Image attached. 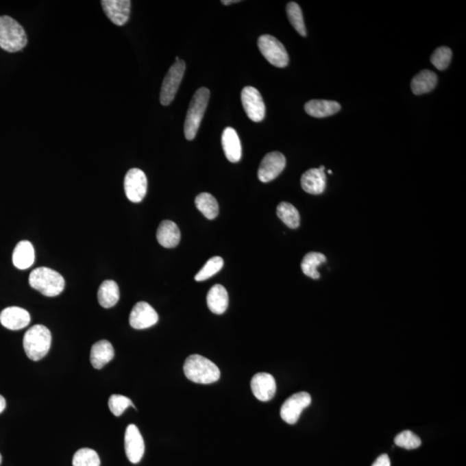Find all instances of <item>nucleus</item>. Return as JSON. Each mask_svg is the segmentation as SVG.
Here are the masks:
<instances>
[{
	"instance_id": "obj_1",
	"label": "nucleus",
	"mask_w": 466,
	"mask_h": 466,
	"mask_svg": "<svg viewBox=\"0 0 466 466\" xmlns=\"http://www.w3.org/2000/svg\"><path fill=\"white\" fill-rule=\"evenodd\" d=\"M185 376L189 380L199 384H211L221 378L218 366L201 355H191L183 366Z\"/></svg>"
},
{
	"instance_id": "obj_2",
	"label": "nucleus",
	"mask_w": 466,
	"mask_h": 466,
	"mask_svg": "<svg viewBox=\"0 0 466 466\" xmlns=\"http://www.w3.org/2000/svg\"><path fill=\"white\" fill-rule=\"evenodd\" d=\"M51 341V332L45 326H33L23 336V349L31 360H41L48 354Z\"/></svg>"
},
{
	"instance_id": "obj_3",
	"label": "nucleus",
	"mask_w": 466,
	"mask_h": 466,
	"mask_svg": "<svg viewBox=\"0 0 466 466\" xmlns=\"http://www.w3.org/2000/svg\"><path fill=\"white\" fill-rule=\"evenodd\" d=\"M32 288L48 297H55L64 291L65 280L54 269L40 267L32 271L29 278Z\"/></svg>"
},
{
	"instance_id": "obj_4",
	"label": "nucleus",
	"mask_w": 466,
	"mask_h": 466,
	"mask_svg": "<svg viewBox=\"0 0 466 466\" xmlns=\"http://www.w3.org/2000/svg\"><path fill=\"white\" fill-rule=\"evenodd\" d=\"M25 29L9 16H0V48L10 53L22 51L27 45Z\"/></svg>"
},
{
	"instance_id": "obj_5",
	"label": "nucleus",
	"mask_w": 466,
	"mask_h": 466,
	"mask_svg": "<svg viewBox=\"0 0 466 466\" xmlns=\"http://www.w3.org/2000/svg\"><path fill=\"white\" fill-rule=\"evenodd\" d=\"M210 97L208 88H201L196 91L189 105L188 113L185 119L184 134L186 138L193 140L197 134L199 125L204 116Z\"/></svg>"
},
{
	"instance_id": "obj_6",
	"label": "nucleus",
	"mask_w": 466,
	"mask_h": 466,
	"mask_svg": "<svg viewBox=\"0 0 466 466\" xmlns=\"http://www.w3.org/2000/svg\"><path fill=\"white\" fill-rule=\"evenodd\" d=\"M259 51L273 66L284 68L289 64V58L282 43L271 35H262L258 38Z\"/></svg>"
},
{
	"instance_id": "obj_7",
	"label": "nucleus",
	"mask_w": 466,
	"mask_h": 466,
	"mask_svg": "<svg viewBox=\"0 0 466 466\" xmlns=\"http://www.w3.org/2000/svg\"><path fill=\"white\" fill-rule=\"evenodd\" d=\"M186 70V63L182 60L175 61L169 69L167 75L163 79L160 102L162 106H169L174 101L179 86L181 84Z\"/></svg>"
},
{
	"instance_id": "obj_8",
	"label": "nucleus",
	"mask_w": 466,
	"mask_h": 466,
	"mask_svg": "<svg viewBox=\"0 0 466 466\" xmlns=\"http://www.w3.org/2000/svg\"><path fill=\"white\" fill-rule=\"evenodd\" d=\"M124 188L130 201L139 203L147 193L148 181L145 172L139 169H132L125 177Z\"/></svg>"
},
{
	"instance_id": "obj_9",
	"label": "nucleus",
	"mask_w": 466,
	"mask_h": 466,
	"mask_svg": "<svg viewBox=\"0 0 466 466\" xmlns=\"http://www.w3.org/2000/svg\"><path fill=\"white\" fill-rule=\"evenodd\" d=\"M311 402V395L308 392L296 393L282 404L280 415L288 424H295L302 411L307 408Z\"/></svg>"
},
{
	"instance_id": "obj_10",
	"label": "nucleus",
	"mask_w": 466,
	"mask_h": 466,
	"mask_svg": "<svg viewBox=\"0 0 466 466\" xmlns=\"http://www.w3.org/2000/svg\"><path fill=\"white\" fill-rule=\"evenodd\" d=\"M241 101L246 114L254 122H261L265 116V105L261 93L253 86L242 90Z\"/></svg>"
},
{
	"instance_id": "obj_11",
	"label": "nucleus",
	"mask_w": 466,
	"mask_h": 466,
	"mask_svg": "<svg viewBox=\"0 0 466 466\" xmlns=\"http://www.w3.org/2000/svg\"><path fill=\"white\" fill-rule=\"evenodd\" d=\"M286 166V158L282 153H268L262 160L258 169V179L262 182H269L281 174Z\"/></svg>"
},
{
	"instance_id": "obj_12",
	"label": "nucleus",
	"mask_w": 466,
	"mask_h": 466,
	"mask_svg": "<svg viewBox=\"0 0 466 466\" xmlns=\"http://www.w3.org/2000/svg\"><path fill=\"white\" fill-rule=\"evenodd\" d=\"M125 450L127 458L132 464H138L144 457L145 451L144 439L135 425H129L126 428Z\"/></svg>"
},
{
	"instance_id": "obj_13",
	"label": "nucleus",
	"mask_w": 466,
	"mask_h": 466,
	"mask_svg": "<svg viewBox=\"0 0 466 466\" xmlns=\"http://www.w3.org/2000/svg\"><path fill=\"white\" fill-rule=\"evenodd\" d=\"M158 319V312L149 303L140 302L132 308L129 321L132 328L142 330L156 325Z\"/></svg>"
},
{
	"instance_id": "obj_14",
	"label": "nucleus",
	"mask_w": 466,
	"mask_h": 466,
	"mask_svg": "<svg viewBox=\"0 0 466 466\" xmlns=\"http://www.w3.org/2000/svg\"><path fill=\"white\" fill-rule=\"evenodd\" d=\"M251 387L253 395L261 402L271 401L276 392L274 377L265 372L258 373L252 378Z\"/></svg>"
},
{
	"instance_id": "obj_15",
	"label": "nucleus",
	"mask_w": 466,
	"mask_h": 466,
	"mask_svg": "<svg viewBox=\"0 0 466 466\" xmlns=\"http://www.w3.org/2000/svg\"><path fill=\"white\" fill-rule=\"evenodd\" d=\"M101 5L106 15L114 25L123 26L128 22L132 5L130 0H103Z\"/></svg>"
},
{
	"instance_id": "obj_16",
	"label": "nucleus",
	"mask_w": 466,
	"mask_h": 466,
	"mask_svg": "<svg viewBox=\"0 0 466 466\" xmlns=\"http://www.w3.org/2000/svg\"><path fill=\"white\" fill-rule=\"evenodd\" d=\"M29 322H31V315L28 311L22 308L9 307L0 312V323L9 330H21L26 328Z\"/></svg>"
},
{
	"instance_id": "obj_17",
	"label": "nucleus",
	"mask_w": 466,
	"mask_h": 466,
	"mask_svg": "<svg viewBox=\"0 0 466 466\" xmlns=\"http://www.w3.org/2000/svg\"><path fill=\"white\" fill-rule=\"evenodd\" d=\"M221 141L226 158L231 162L241 161L242 147L237 132L232 127L225 128L222 133Z\"/></svg>"
},
{
	"instance_id": "obj_18",
	"label": "nucleus",
	"mask_w": 466,
	"mask_h": 466,
	"mask_svg": "<svg viewBox=\"0 0 466 466\" xmlns=\"http://www.w3.org/2000/svg\"><path fill=\"white\" fill-rule=\"evenodd\" d=\"M301 184L303 191L310 195H321L324 193L326 186L325 172L319 169H311L302 175Z\"/></svg>"
},
{
	"instance_id": "obj_19",
	"label": "nucleus",
	"mask_w": 466,
	"mask_h": 466,
	"mask_svg": "<svg viewBox=\"0 0 466 466\" xmlns=\"http://www.w3.org/2000/svg\"><path fill=\"white\" fill-rule=\"evenodd\" d=\"M156 238L163 247L175 248L181 241V232L175 222L163 221L156 232Z\"/></svg>"
},
{
	"instance_id": "obj_20",
	"label": "nucleus",
	"mask_w": 466,
	"mask_h": 466,
	"mask_svg": "<svg viewBox=\"0 0 466 466\" xmlns=\"http://www.w3.org/2000/svg\"><path fill=\"white\" fill-rule=\"evenodd\" d=\"M114 349L108 341H101L92 346L90 360L93 368L101 369L114 358Z\"/></svg>"
},
{
	"instance_id": "obj_21",
	"label": "nucleus",
	"mask_w": 466,
	"mask_h": 466,
	"mask_svg": "<svg viewBox=\"0 0 466 466\" xmlns=\"http://www.w3.org/2000/svg\"><path fill=\"white\" fill-rule=\"evenodd\" d=\"M206 302L210 311L214 314H224L229 303L228 293L224 286L221 284L212 286L206 296Z\"/></svg>"
},
{
	"instance_id": "obj_22",
	"label": "nucleus",
	"mask_w": 466,
	"mask_h": 466,
	"mask_svg": "<svg viewBox=\"0 0 466 466\" xmlns=\"http://www.w3.org/2000/svg\"><path fill=\"white\" fill-rule=\"evenodd\" d=\"M341 106L334 101L312 99L305 105V111L315 118H326L341 111Z\"/></svg>"
},
{
	"instance_id": "obj_23",
	"label": "nucleus",
	"mask_w": 466,
	"mask_h": 466,
	"mask_svg": "<svg viewBox=\"0 0 466 466\" xmlns=\"http://www.w3.org/2000/svg\"><path fill=\"white\" fill-rule=\"evenodd\" d=\"M35 251L31 242L21 241L16 245L12 254L13 265L19 269H26L34 264Z\"/></svg>"
},
{
	"instance_id": "obj_24",
	"label": "nucleus",
	"mask_w": 466,
	"mask_h": 466,
	"mask_svg": "<svg viewBox=\"0 0 466 466\" xmlns=\"http://www.w3.org/2000/svg\"><path fill=\"white\" fill-rule=\"evenodd\" d=\"M121 296L119 288L116 282L112 280H106L99 286L98 301L101 307L110 308L114 307Z\"/></svg>"
},
{
	"instance_id": "obj_25",
	"label": "nucleus",
	"mask_w": 466,
	"mask_h": 466,
	"mask_svg": "<svg viewBox=\"0 0 466 466\" xmlns=\"http://www.w3.org/2000/svg\"><path fill=\"white\" fill-rule=\"evenodd\" d=\"M438 77L431 70H424L415 76L411 82L413 93L416 95H424L434 90L437 85Z\"/></svg>"
},
{
	"instance_id": "obj_26",
	"label": "nucleus",
	"mask_w": 466,
	"mask_h": 466,
	"mask_svg": "<svg viewBox=\"0 0 466 466\" xmlns=\"http://www.w3.org/2000/svg\"><path fill=\"white\" fill-rule=\"evenodd\" d=\"M326 262L325 255L319 252H309L302 262V271L308 278L317 280L321 278L318 271L319 265Z\"/></svg>"
},
{
	"instance_id": "obj_27",
	"label": "nucleus",
	"mask_w": 466,
	"mask_h": 466,
	"mask_svg": "<svg viewBox=\"0 0 466 466\" xmlns=\"http://www.w3.org/2000/svg\"><path fill=\"white\" fill-rule=\"evenodd\" d=\"M196 208L208 219H214L219 215L218 201L208 193H201L195 198Z\"/></svg>"
},
{
	"instance_id": "obj_28",
	"label": "nucleus",
	"mask_w": 466,
	"mask_h": 466,
	"mask_svg": "<svg viewBox=\"0 0 466 466\" xmlns=\"http://www.w3.org/2000/svg\"><path fill=\"white\" fill-rule=\"evenodd\" d=\"M276 212L280 219L289 228L296 229L299 228L301 217L298 210L294 206L288 202H281L276 208Z\"/></svg>"
},
{
	"instance_id": "obj_29",
	"label": "nucleus",
	"mask_w": 466,
	"mask_h": 466,
	"mask_svg": "<svg viewBox=\"0 0 466 466\" xmlns=\"http://www.w3.org/2000/svg\"><path fill=\"white\" fill-rule=\"evenodd\" d=\"M287 14L289 22L291 23L295 31L302 36H307V29L305 27L304 19L301 8L295 2L289 3L287 5Z\"/></svg>"
},
{
	"instance_id": "obj_30",
	"label": "nucleus",
	"mask_w": 466,
	"mask_h": 466,
	"mask_svg": "<svg viewBox=\"0 0 466 466\" xmlns=\"http://www.w3.org/2000/svg\"><path fill=\"white\" fill-rule=\"evenodd\" d=\"M73 466H101V459L93 449L82 448L75 452Z\"/></svg>"
},
{
	"instance_id": "obj_31",
	"label": "nucleus",
	"mask_w": 466,
	"mask_h": 466,
	"mask_svg": "<svg viewBox=\"0 0 466 466\" xmlns=\"http://www.w3.org/2000/svg\"><path fill=\"white\" fill-rule=\"evenodd\" d=\"M224 266V260L221 256H214L210 258L203 268L195 275V281L202 282L217 274Z\"/></svg>"
},
{
	"instance_id": "obj_32",
	"label": "nucleus",
	"mask_w": 466,
	"mask_h": 466,
	"mask_svg": "<svg viewBox=\"0 0 466 466\" xmlns=\"http://www.w3.org/2000/svg\"><path fill=\"white\" fill-rule=\"evenodd\" d=\"M108 405L110 410L113 415L119 417L123 415L126 408L133 407L135 408L134 404H132L131 399L126 397V396L121 395H112L109 398Z\"/></svg>"
},
{
	"instance_id": "obj_33",
	"label": "nucleus",
	"mask_w": 466,
	"mask_h": 466,
	"mask_svg": "<svg viewBox=\"0 0 466 466\" xmlns=\"http://www.w3.org/2000/svg\"><path fill=\"white\" fill-rule=\"evenodd\" d=\"M452 53L447 47H439L431 56V62L436 69L445 70L450 64Z\"/></svg>"
},
{
	"instance_id": "obj_34",
	"label": "nucleus",
	"mask_w": 466,
	"mask_h": 466,
	"mask_svg": "<svg viewBox=\"0 0 466 466\" xmlns=\"http://www.w3.org/2000/svg\"><path fill=\"white\" fill-rule=\"evenodd\" d=\"M395 445L402 448L412 450L416 449L421 445V439L411 431H404L396 436L395 439Z\"/></svg>"
},
{
	"instance_id": "obj_35",
	"label": "nucleus",
	"mask_w": 466,
	"mask_h": 466,
	"mask_svg": "<svg viewBox=\"0 0 466 466\" xmlns=\"http://www.w3.org/2000/svg\"><path fill=\"white\" fill-rule=\"evenodd\" d=\"M372 466H391V459L387 454H382L376 459Z\"/></svg>"
},
{
	"instance_id": "obj_36",
	"label": "nucleus",
	"mask_w": 466,
	"mask_h": 466,
	"mask_svg": "<svg viewBox=\"0 0 466 466\" xmlns=\"http://www.w3.org/2000/svg\"><path fill=\"white\" fill-rule=\"evenodd\" d=\"M5 407H6L5 399L1 395H0V414H1V413L5 410Z\"/></svg>"
},
{
	"instance_id": "obj_37",
	"label": "nucleus",
	"mask_w": 466,
	"mask_h": 466,
	"mask_svg": "<svg viewBox=\"0 0 466 466\" xmlns=\"http://www.w3.org/2000/svg\"><path fill=\"white\" fill-rule=\"evenodd\" d=\"M238 2H239L238 0H236V1H235V0H229V1H228H228H225V0H223V1H221L222 4L225 5H229L234 4V3H238Z\"/></svg>"
},
{
	"instance_id": "obj_38",
	"label": "nucleus",
	"mask_w": 466,
	"mask_h": 466,
	"mask_svg": "<svg viewBox=\"0 0 466 466\" xmlns=\"http://www.w3.org/2000/svg\"><path fill=\"white\" fill-rule=\"evenodd\" d=\"M2 463V455L0 454V465H1Z\"/></svg>"
},
{
	"instance_id": "obj_39",
	"label": "nucleus",
	"mask_w": 466,
	"mask_h": 466,
	"mask_svg": "<svg viewBox=\"0 0 466 466\" xmlns=\"http://www.w3.org/2000/svg\"><path fill=\"white\" fill-rule=\"evenodd\" d=\"M329 174H332V172L331 171H328Z\"/></svg>"
}]
</instances>
